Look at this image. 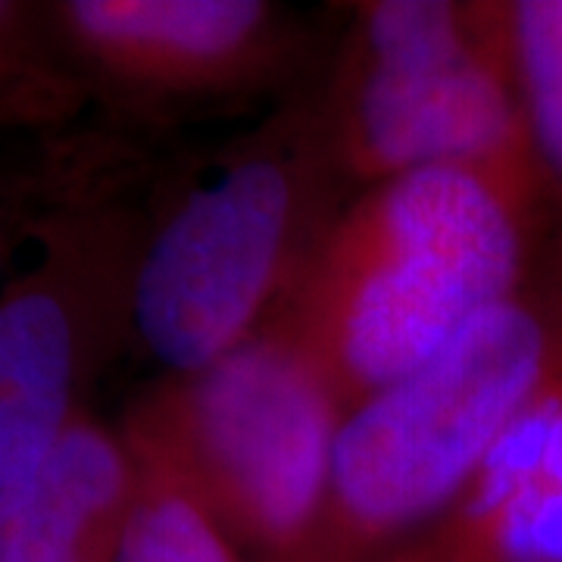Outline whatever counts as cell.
Masks as SVG:
<instances>
[{"mask_svg":"<svg viewBox=\"0 0 562 562\" xmlns=\"http://www.w3.org/2000/svg\"><path fill=\"white\" fill-rule=\"evenodd\" d=\"M128 447L138 462V494L110 562H241L179 475L150 450Z\"/></svg>","mask_w":562,"mask_h":562,"instance_id":"obj_11","label":"cell"},{"mask_svg":"<svg viewBox=\"0 0 562 562\" xmlns=\"http://www.w3.org/2000/svg\"><path fill=\"white\" fill-rule=\"evenodd\" d=\"M541 198L479 169H419L331 216L269 322L347 409L379 394L531 284Z\"/></svg>","mask_w":562,"mask_h":562,"instance_id":"obj_1","label":"cell"},{"mask_svg":"<svg viewBox=\"0 0 562 562\" xmlns=\"http://www.w3.org/2000/svg\"><path fill=\"white\" fill-rule=\"evenodd\" d=\"M506 60L519 88L547 213L562 228V0L497 3Z\"/></svg>","mask_w":562,"mask_h":562,"instance_id":"obj_10","label":"cell"},{"mask_svg":"<svg viewBox=\"0 0 562 562\" xmlns=\"http://www.w3.org/2000/svg\"><path fill=\"white\" fill-rule=\"evenodd\" d=\"M562 360V276L469 322L438 357L347 409L319 535L301 562H357L447 519Z\"/></svg>","mask_w":562,"mask_h":562,"instance_id":"obj_2","label":"cell"},{"mask_svg":"<svg viewBox=\"0 0 562 562\" xmlns=\"http://www.w3.org/2000/svg\"><path fill=\"white\" fill-rule=\"evenodd\" d=\"M135 494L132 447L76 416L29 475L0 487V562H110Z\"/></svg>","mask_w":562,"mask_h":562,"instance_id":"obj_8","label":"cell"},{"mask_svg":"<svg viewBox=\"0 0 562 562\" xmlns=\"http://www.w3.org/2000/svg\"><path fill=\"white\" fill-rule=\"evenodd\" d=\"M347 406L284 331L176 375L128 441L160 457L235 547L301 562L319 535Z\"/></svg>","mask_w":562,"mask_h":562,"instance_id":"obj_4","label":"cell"},{"mask_svg":"<svg viewBox=\"0 0 562 562\" xmlns=\"http://www.w3.org/2000/svg\"><path fill=\"white\" fill-rule=\"evenodd\" d=\"M441 562H562V360L443 519Z\"/></svg>","mask_w":562,"mask_h":562,"instance_id":"obj_7","label":"cell"},{"mask_svg":"<svg viewBox=\"0 0 562 562\" xmlns=\"http://www.w3.org/2000/svg\"><path fill=\"white\" fill-rule=\"evenodd\" d=\"M60 16L106 76L162 98H228L288 60L284 20L262 0H76Z\"/></svg>","mask_w":562,"mask_h":562,"instance_id":"obj_6","label":"cell"},{"mask_svg":"<svg viewBox=\"0 0 562 562\" xmlns=\"http://www.w3.org/2000/svg\"><path fill=\"white\" fill-rule=\"evenodd\" d=\"M322 125L335 169L362 188L457 166L547 206L497 3H357Z\"/></svg>","mask_w":562,"mask_h":562,"instance_id":"obj_3","label":"cell"},{"mask_svg":"<svg viewBox=\"0 0 562 562\" xmlns=\"http://www.w3.org/2000/svg\"><path fill=\"white\" fill-rule=\"evenodd\" d=\"M79 331L54 288L0 301V487L20 482L76 419Z\"/></svg>","mask_w":562,"mask_h":562,"instance_id":"obj_9","label":"cell"},{"mask_svg":"<svg viewBox=\"0 0 562 562\" xmlns=\"http://www.w3.org/2000/svg\"><path fill=\"white\" fill-rule=\"evenodd\" d=\"M0 7H3V3H0Z\"/></svg>","mask_w":562,"mask_h":562,"instance_id":"obj_13","label":"cell"},{"mask_svg":"<svg viewBox=\"0 0 562 562\" xmlns=\"http://www.w3.org/2000/svg\"><path fill=\"white\" fill-rule=\"evenodd\" d=\"M335 166L322 116L279 125L191 188L150 238L132 284L140 341L176 375L257 338L325 228L316 169Z\"/></svg>","mask_w":562,"mask_h":562,"instance_id":"obj_5","label":"cell"},{"mask_svg":"<svg viewBox=\"0 0 562 562\" xmlns=\"http://www.w3.org/2000/svg\"><path fill=\"white\" fill-rule=\"evenodd\" d=\"M0 247H3V232H0Z\"/></svg>","mask_w":562,"mask_h":562,"instance_id":"obj_12","label":"cell"}]
</instances>
